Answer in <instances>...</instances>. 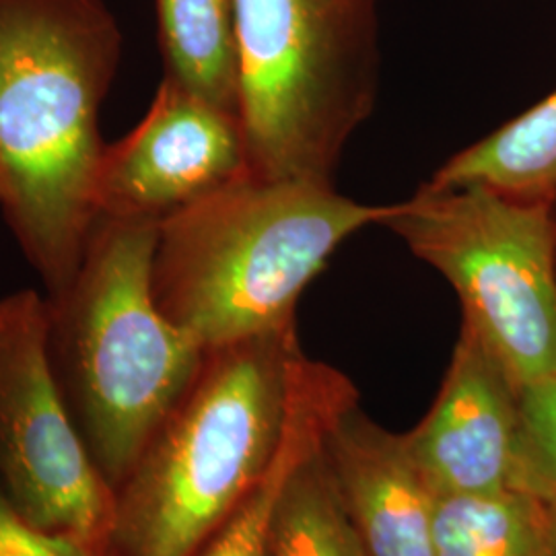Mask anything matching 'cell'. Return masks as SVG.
I'll list each match as a JSON object with an SVG mask.
<instances>
[{
	"label": "cell",
	"mask_w": 556,
	"mask_h": 556,
	"mask_svg": "<svg viewBox=\"0 0 556 556\" xmlns=\"http://www.w3.org/2000/svg\"><path fill=\"white\" fill-rule=\"evenodd\" d=\"M122 34L103 0H0V211L46 295L96 227L103 100Z\"/></svg>",
	"instance_id": "obj_1"
},
{
	"label": "cell",
	"mask_w": 556,
	"mask_h": 556,
	"mask_svg": "<svg viewBox=\"0 0 556 556\" xmlns=\"http://www.w3.org/2000/svg\"><path fill=\"white\" fill-rule=\"evenodd\" d=\"M392 215L394 204H361L334 184L248 172L161 220L153 295L204 351L291 328L338 245Z\"/></svg>",
	"instance_id": "obj_2"
},
{
	"label": "cell",
	"mask_w": 556,
	"mask_h": 556,
	"mask_svg": "<svg viewBox=\"0 0 556 556\" xmlns=\"http://www.w3.org/2000/svg\"><path fill=\"white\" fill-rule=\"evenodd\" d=\"M160 223L96 220L75 277L46 295L60 394L116 493L199 374L204 349L153 295Z\"/></svg>",
	"instance_id": "obj_3"
},
{
	"label": "cell",
	"mask_w": 556,
	"mask_h": 556,
	"mask_svg": "<svg viewBox=\"0 0 556 556\" xmlns=\"http://www.w3.org/2000/svg\"><path fill=\"white\" fill-rule=\"evenodd\" d=\"M293 326L206 349L199 374L114 493L105 556H197L277 454Z\"/></svg>",
	"instance_id": "obj_4"
},
{
	"label": "cell",
	"mask_w": 556,
	"mask_h": 556,
	"mask_svg": "<svg viewBox=\"0 0 556 556\" xmlns=\"http://www.w3.org/2000/svg\"><path fill=\"white\" fill-rule=\"evenodd\" d=\"M250 174L334 184L379 80L376 0H236Z\"/></svg>",
	"instance_id": "obj_5"
},
{
	"label": "cell",
	"mask_w": 556,
	"mask_h": 556,
	"mask_svg": "<svg viewBox=\"0 0 556 556\" xmlns=\"http://www.w3.org/2000/svg\"><path fill=\"white\" fill-rule=\"evenodd\" d=\"M383 227L452 282L464 324L517 392L556 378L555 200L418 188Z\"/></svg>",
	"instance_id": "obj_6"
},
{
	"label": "cell",
	"mask_w": 556,
	"mask_h": 556,
	"mask_svg": "<svg viewBox=\"0 0 556 556\" xmlns=\"http://www.w3.org/2000/svg\"><path fill=\"white\" fill-rule=\"evenodd\" d=\"M0 495L36 528L105 555L114 491L60 394L46 295L31 289L0 298Z\"/></svg>",
	"instance_id": "obj_7"
},
{
	"label": "cell",
	"mask_w": 556,
	"mask_h": 556,
	"mask_svg": "<svg viewBox=\"0 0 556 556\" xmlns=\"http://www.w3.org/2000/svg\"><path fill=\"white\" fill-rule=\"evenodd\" d=\"M248 172L238 116L163 77L139 126L103 149L96 213L161 223Z\"/></svg>",
	"instance_id": "obj_8"
},
{
	"label": "cell",
	"mask_w": 556,
	"mask_h": 556,
	"mask_svg": "<svg viewBox=\"0 0 556 556\" xmlns=\"http://www.w3.org/2000/svg\"><path fill=\"white\" fill-rule=\"evenodd\" d=\"M517 390L462 324L441 394L408 445L439 495L516 489Z\"/></svg>",
	"instance_id": "obj_9"
},
{
	"label": "cell",
	"mask_w": 556,
	"mask_h": 556,
	"mask_svg": "<svg viewBox=\"0 0 556 556\" xmlns=\"http://www.w3.org/2000/svg\"><path fill=\"white\" fill-rule=\"evenodd\" d=\"M324 454L369 556H438L435 498L408 439L381 431L349 402Z\"/></svg>",
	"instance_id": "obj_10"
},
{
	"label": "cell",
	"mask_w": 556,
	"mask_h": 556,
	"mask_svg": "<svg viewBox=\"0 0 556 556\" xmlns=\"http://www.w3.org/2000/svg\"><path fill=\"white\" fill-rule=\"evenodd\" d=\"M353 402L351 383L298 353L277 454L248 497L197 556H268L278 501L299 464L321 447L334 418Z\"/></svg>",
	"instance_id": "obj_11"
},
{
	"label": "cell",
	"mask_w": 556,
	"mask_h": 556,
	"mask_svg": "<svg viewBox=\"0 0 556 556\" xmlns=\"http://www.w3.org/2000/svg\"><path fill=\"white\" fill-rule=\"evenodd\" d=\"M484 186L517 199L556 200V91L445 161L420 190Z\"/></svg>",
	"instance_id": "obj_12"
},
{
	"label": "cell",
	"mask_w": 556,
	"mask_h": 556,
	"mask_svg": "<svg viewBox=\"0 0 556 556\" xmlns=\"http://www.w3.org/2000/svg\"><path fill=\"white\" fill-rule=\"evenodd\" d=\"M165 79L239 118L236 0H157Z\"/></svg>",
	"instance_id": "obj_13"
},
{
	"label": "cell",
	"mask_w": 556,
	"mask_h": 556,
	"mask_svg": "<svg viewBox=\"0 0 556 556\" xmlns=\"http://www.w3.org/2000/svg\"><path fill=\"white\" fill-rule=\"evenodd\" d=\"M556 505L521 489L435 498L438 556H551Z\"/></svg>",
	"instance_id": "obj_14"
},
{
	"label": "cell",
	"mask_w": 556,
	"mask_h": 556,
	"mask_svg": "<svg viewBox=\"0 0 556 556\" xmlns=\"http://www.w3.org/2000/svg\"><path fill=\"white\" fill-rule=\"evenodd\" d=\"M268 556H369L324 443L299 464L280 495Z\"/></svg>",
	"instance_id": "obj_15"
},
{
	"label": "cell",
	"mask_w": 556,
	"mask_h": 556,
	"mask_svg": "<svg viewBox=\"0 0 556 556\" xmlns=\"http://www.w3.org/2000/svg\"><path fill=\"white\" fill-rule=\"evenodd\" d=\"M516 489L556 505V378L517 392Z\"/></svg>",
	"instance_id": "obj_16"
},
{
	"label": "cell",
	"mask_w": 556,
	"mask_h": 556,
	"mask_svg": "<svg viewBox=\"0 0 556 556\" xmlns=\"http://www.w3.org/2000/svg\"><path fill=\"white\" fill-rule=\"evenodd\" d=\"M0 556H105L77 538L60 536L29 523L0 495Z\"/></svg>",
	"instance_id": "obj_17"
},
{
	"label": "cell",
	"mask_w": 556,
	"mask_h": 556,
	"mask_svg": "<svg viewBox=\"0 0 556 556\" xmlns=\"http://www.w3.org/2000/svg\"><path fill=\"white\" fill-rule=\"evenodd\" d=\"M551 556H556V538H555V544H553V551H551Z\"/></svg>",
	"instance_id": "obj_18"
},
{
	"label": "cell",
	"mask_w": 556,
	"mask_h": 556,
	"mask_svg": "<svg viewBox=\"0 0 556 556\" xmlns=\"http://www.w3.org/2000/svg\"><path fill=\"white\" fill-rule=\"evenodd\" d=\"M555 219H556V200H555Z\"/></svg>",
	"instance_id": "obj_19"
}]
</instances>
